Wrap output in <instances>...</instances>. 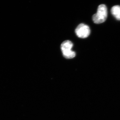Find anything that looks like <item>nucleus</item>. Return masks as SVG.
<instances>
[{"instance_id": "obj_2", "label": "nucleus", "mask_w": 120, "mask_h": 120, "mask_svg": "<svg viewBox=\"0 0 120 120\" xmlns=\"http://www.w3.org/2000/svg\"><path fill=\"white\" fill-rule=\"evenodd\" d=\"M73 44L71 41H65L61 45V49L63 56L67 59H71L75 57L76 53L71 50Z\"/></svg>"}, {"instance_id": "obj_4", "label": "nucleus", "mask_w": 120, "mask_h": 120, "mask_svg": "<svg viewBox=\"0 0 120 120\" xmlns=\"http://www.w3.org/2000/svg\"><path fill=\"white\" fill-rule=\"evenodd\" d=\"M111 13L113 15L117 20H120V6L115 5L112 7Z\"/></svg>"}, {"instance_id": "obj_3", "label": "nucleus", "mask_w": 120, "mask_h": 120, "mask_svg": "<svg viewBox=\"0 0 120 120\" xmlns=\"http://www.w3.org/2000/svg\"><path fill=\"white\" fill-rule=\"evenodd\" d=\"M75 32L77 37L80 38H84L89 36L90 30L87 25L83 23L79 24L75 30Z\"/></svg>"}, {"instance_id": "obj_1", "label": "nucleus", "mask_w": 120, "mask_h": 120, "mask_svg": "<svg viewBox=\"0 0 120 120\" xmlns=\"http://www.w3.org/2000/svg\"><path fill=\"white\" fill-rule=\"evenodd\" d=\"M107 16V11L106 6L104 4H101L98 6L97 13L93 15L92 20L95 23H101L106 20Z\"/></svg>"}]
</instances>
